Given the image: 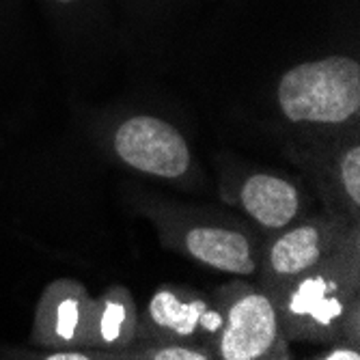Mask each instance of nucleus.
<instances>
[{
    "label": "nucleus",
    "instance_id": "1a4fd4ad",
    "mask_svg": "<svg viewBox=\"0 0 360 360\" xmlns=\"http://www.w3.org/2000/svg\"><path fill=\"white\" fill-rule=\"evenodd\" d=\"M95 304L80 281L48 283L35 307L30 343L39 349H93Z\"/></svg>",
    "mask_w": 360,
    "mask_h": 360
},
{
    "label": "nucleus",
    "instance_id": "f257e3e1",
    "mask_svg": "<svg viewBox=\"0 0 360 360\" xmlns=\"http://www.w3.org/2000/svg\"><path fill=\"white\" fill-rule=\"evenodd\" d=\"M268 296L289 343L330 345L343 341L345 319L352 309L360 307V226L328 259Z\"/></svg>",
    "mask_w": 360,
    "mask_h": 360
},
{
    "label": "nucleus",
    "instance_id": "9d476101",
    "mask_svg": "<svg viewBox=\"0 0 360 360\" xmlns=\"http://www.w3.org/2000/svg\"><path fill=\"white\" fill-rule=\"evenodd\" d=\"M220 192L264 238L283 231L311 212V199L304 190L293 179L270 171L246 173L229 184L222 181Z\"/></svg>",
    "mask_w": 360,
    "mask_h": 360
},
{
    "label": "nucleus",
    "instance_id": "7ed1b4c3",
    "mask_svg": "<svg viewBox=\"0 0 360 360\" xmlns=\"http://www.w3.org/2000/svg\"><path fill=\"white\" fill-rule=\"evenodd\" d=\"M165 246L181 252L207 270L252 276L259 270L264 236L252 224L201 210L153 203L143 207Z\"/></svg>",
    "mask_w": 360,
    "mask_h": 360
},
{
    "label": "nucleus",
    "instance_id": "ddd939ff",
    "mask_svg": "<svg viewBox=\"0 0 360 360\" xmlns=\"http://www.w3.org/2000/svg\"><path fill=\"white\" fill-rule=\"evenodd\" d=\"M315 358L321 360H360V347L347 343V341H335L326 345L323 352H319Z\"/></svg>",
    "mask_w": 360,
    "mask_h": 360
},
{
    "label": "nucleus",
    "instance_id": "423d86ee",
    "mask_svg": "<svg viewBox=\"0 0 360 360\" xmlns=\"http://www.w3.org/2000/svg\"><path fill=\"white\" fill-rule=\"evenodd\" d=\"M110 151L123 167L153 179L188 181L196 169L184 134L169 121L153 115L123 119L112 129Z\"/></svg>",
    "mask_w": 360,
    "mask_h": 360
},
{
    "label": "nucleus",
    "instance_id": "6e6552de",
    "mask_svg": "<svg viewBox=\"0 0 360 360\" xmlns=\"http://www.w3.org/2000/svg\"><path fill=\"white\" fill-rule=\"evenodd\" d=\"M220 326L222 315L212 296L188 287L165 285L153 291L145 311L139 313L134 343L179 341L203 345L212 352Z\"/></svg>",
    "mask_w": 360,
    "mask_h": 360
},
{
    "label": "nucleus",
    "instance_id": "f8f14e48",
    "mask_svg": "<svg viewBox=\"0 0 360 360\" xmlns=\"http://www.w3.org/2000/svg\"><path fill=\"white\" fill-rule=\"evenodd\" d=\"M117 358L136 360H214L212 352L203 345L179 343V341H149L134 343L123 349Z\"/></svg>",
    "mask_w": 360,
    "mask_h": 360
},
{
    "label": "nucleus",
    "instance_id": "f03ea898",
    "mask_svg": "<svg viewBox=\"0 0 360 360\" xmlns=\"http://www.w3.org/2000/svg\"><path fill=\"white\" fill-rule=\"evenodd\" d=\"M281 115L319 136L358 129L360 63L352 56H323L287 70L276 84Z\"/></svg>",
    "mask_w": 360,
    "mask_h": 360
},
{
    "label": "nucleus",
    "instance_id": "39448f33",
    "mask_svg": "<svg viewBox=\"0 0 360 360\" xmlns=\"http://www.w3.org/2000/svg\"><path fill=\"white\" fill-rule=\"evenodd\" d=\"M360 222L321 210L307 214L264 240L259 259V287L272 293L287 281L328 259Z\"/></svg>",
    "mask_w": 360,
    "mask_h": 360
},
{
    "label": "nucleus",
    "instance_id": "0eeeda50",
    "mask_svg": "<svg viewBox=\"0 0 360 360\" xmlns=\"http://www.w3.org/2000/svg\"><path fill=\"white\" fill-rule=\"evenodd\" d=\"M289 158L309 173L323 210L360 222V143L358 129L319 136L309 145L287 149Z\"/></svg>",
    "mask_w": 360,
    "mask_h": 360
},
{
    "label": "nucleus",
    "instance_id": "20e7f679",
    "mask_svg": "<svg viewBox=\"0 0 360 360\" xmlns=\"http://www.w3.org/2000/svg\"><path fill=\"white\" fill-rule=\"evenodd\" d=\"M212 300L222 315L212 354L220 360H274L289 358L272 298L244 278L220 285Z\"/></svg>",
    "mask_w": 360,
    "mask_h": 360
},
{
    "label": "nucleus",
    "instance_id": "9b49d317",
    "mask_svg": "<svg viewBox=\"0 0 360 360\" xmlns=\"http://www.w3.org/2000/svg\"><path fill=\"white\" fill-rule=\"evenodd\" d=\"M93 323V349H102L115 358L134 345L139 333V307L134 296L123 285L108 287L100 298H95Z\"/></svg>",
    "mask_w": 360,
    "mask_h": 360
},
{
    "label": "nucleus",
    "instance_id": "4468645a",
    "mask_svg": "<svg viewBox=\"0 0 360 360\" xmlns=\"http://www.w3.org/2000/svg\"><path fill=\"white\" fill-rule=\"evenodd\" d=\"M54 3H63V5H68V3H74V0H54Z\"/></svg>",
    "mask_w": 360,
    "mask_h": 360
}]
</instances>
